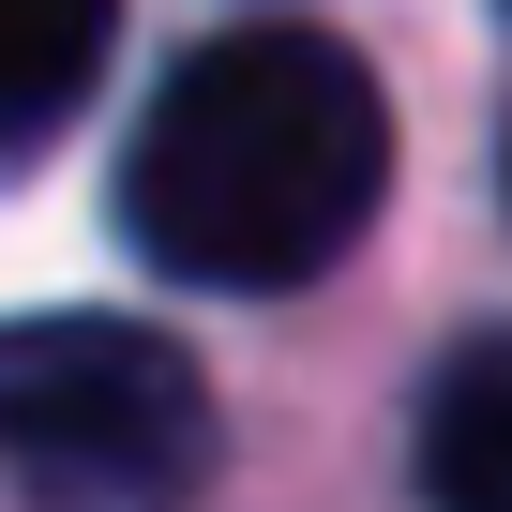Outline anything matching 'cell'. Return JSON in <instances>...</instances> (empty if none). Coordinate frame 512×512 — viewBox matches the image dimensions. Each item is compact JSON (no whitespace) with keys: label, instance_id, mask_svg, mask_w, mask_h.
I'll use <instances>...</instances> for the list:
<instances>
[{"label":"cell","instance_id":"obj_1","mask_svg":"<svg viewBox=\"0 0 512 512\" xmlns=\"http://www.w3.org/2000/svg\"><path fill=\"white\" fill-rule=\"evenodd\" d=\"M392 196V91L332 31H211L121 136V241L166 287H317Z\"/></svg>","mask_w":512,"mask_h":512},{"label":"cell","instance_id":"obj_2","mask_svg":"<svg viewBox=\"0 0 512 512\" xmlns=\"http://www.w3.org/2000/svg\"><path fill=\"white\" fill-rule=\"evenodd\" d=\"M0 452H16L31 512H181L211 482V377L151 317H16Z\"/></svg>","mask_w":512,"mask_h":512},{"label":"cell","instance_id":"obj_3","mask_svg":"<svg viewBox=\"0 0 512 512\" xmlns=\"http://www.w3.org/2000/svg\"><path fill=\"white\" fill-rule=\"evenodd\" d=\"M422 512H512V332H467L422 377Z\"/></svg>","mask_w":512,"mask_h":512},{"label":"cell","instance_id":"obj_4","mask_svg":"<svg viewBox=\"0 0 512 512\" xmlns=\"http://www.w3.org/2000/svg\"><path fill=\"white\" fill-rule=\"evenodd\" d=\"M106 31H121V0H0V136H16V151H46L76 121Z\"/></svg>","mask_w":512,"mask_h":512}]
</instances>
